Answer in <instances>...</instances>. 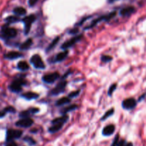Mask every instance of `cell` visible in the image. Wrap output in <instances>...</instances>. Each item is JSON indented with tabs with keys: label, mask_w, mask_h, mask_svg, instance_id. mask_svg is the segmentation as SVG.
I'll return each mask as SVG.
<instances>
[{
	"label": "cell",
	"mask_w": 146,
	"mask_h": 146,
	"mask_svg": "<svg viewBox=\"0 0 146 146\" xmlns=\"http://www.w3.org/2000/svg\"><path fill=\"white\" fill-rule=\"evenodd\" d=\"M22 134L23 132L20 130H8L7 132V141H11L14 139L19 138Z\"/></svg>",
	"instance_id": "cell-5"
},
{
	"label": "cell",
	"mask_w": 146,
	"mask_h": 146,
	"mask_svg": "<svg viewBox=\"0 0 146 146\" xmlns=\"http://www.w3.org/2000/svg\"><path fill=\"white\" fill-rule=\"evenodd\" d=\"M137 106V101L135 98H129L124 100L122 103V106L124 109L131 110Z\"/></svg>",
	"instance_id": "cell-7"
},
{
	"label": "cell",
	"mask_w": 146,
	"mask_h": 146,
	"mask_svg": "<svg viewBox=\"0 0 146 146\" xmlns=\"http://www.w3.org/2000/svg\"><path fill=\"white\" fill-rule=\"evenodd\" d=\"M14 13L17 16H24L27 14V11L24 7H19L14 9Z\"/></svg>",
	"instance_id": "cell-21"
},
{
	"label": "cell",
	"mask_w": 146,
	"mask_h": 146,
	"mask_svg": "<svg viewBox=\"0 0 146 146\" xmlns=\"http://www.w3.org/2000/svg\"><path fill=\"white\" fill-rule=\"evenodd\" d=\"M36 20V17L34 14H31V15L28 16V17H26L23 19V22L24 23V25H25V34H29L30 31V29H31V24L34 23V21Z\"/></svg>",
	"instance_id": "cell-6"
},
{
	"label": "cell",
	"mask_w": 146,
	"mask_h": 146,
	"mask_svg": "<svg viewBox=\"0 0 146 146\" xmlns=\"http://www.w3.org/2000/svg\"><path fill=\"white\" fill-rule=\"evenodd\" d=\"M78 32V29H74V30H71V31H70V34H76V33Z\"/></svg>",
	"instance_id": "cell-40"
},
{
	"label": "cell",
	"mask_w": 146,
	"mask_h": 146,
	"mask_svg": "<svg viewBox=\"0 0 146 146\" xmlns=\"http://www.w3.org/2000/svg\"><path fill=\"white\" fill-rule=\"evenodd\" d=\"M64 124L63 123H56L54 124L51 127H50L48 128V131L49 133H56L58 131H59L62 128Z\"/></svg>",
	"instance_id": "cell-18"
},
{
	"label": "cell",
	"mask_w": 146,
	"mask_h": 146,
	"mask_svg": "<svg viewBox=\"0 0 146 146\" xmlns=\"http://www.w3.org/2000/svg\"><path fill=\"white\" fill-rule=\"evenodd\" d=\"M113 113H114V109H113V108H111V109L108 110V111H107V112H106V113L104 114V116H103L102 118H101V121H105L106 119H107V118H109L110 116H111V115H112L113 114Z\"/></svg>",
	"instance_id": "cell-25"
},
{
	"label": "cell",
	"mask_w": 146,
	"mask_h": 146,
	"mask_svg": "<svg viewBox=\"0 0 146 146\" xmlns=\"http://www.w3.org/2000/svg\"><path fill=\"white\" fill-rule=\"evenodd\" d=\"M82 37H83L82 35H79V36H75V37H74V38H71L70 40L66 41V42H64V44H63V45L61 46V48H62V49L66 50V49H67V48H70V47L73 46H74L76 43L78 42L79 40H81Z\"/></svg>",
	"instance_id": "cell-9"
},
{
	"label": "cell",
	"mask_w": 146,
	"mask_h": 146,
	"mask_svg": "<svg viewBox=\"0 0 146 146\" xmlns=\"http://www.w3.org/2000/svg\"><path fill=\"white\" fill-rule=\"evenodd\" d=\"M21 56H22V54H20L18 51H11V52L7 53L4 55V58L9 60L17 59V58H20Z\"/></svg>",
	"instance_id": "cell-14"
},
{
	"label": "cell",
	"mask_w": 146,
	"mask_h": 146,
	"mask_svg": "<svg viewBox=\"0 0 146 146\" xmlns=\"http://www.w3.org/2000/svg\"><path fill=\"white\" fill-rule=\"evenodd\" d=\"M145 96H146V94H143V95L141 96L140 97V98H139V99H138V101H142V100L143 99V98H145Z\"/></svg>",
	"instance_id": "cell-39"
},
{
	"label": "cell",
	"mask_w": 146,
	"mask_h": 146,
	"mask_svg": "<svg viewBox=\"0 0 146 146\" xmlns=\"http://www.w3.org/2000/svg\"><path fill=\"white\" fill-rule=\"evenodd\" d=\"M79 93H80L79 90H77V91H73V92L70 93L69 95H68V97H69V98H74V97H76L77 96H78Z\"/></svg>",
	"instance_id": "cell-31"
},
{
	"label": "cell",
	"mask_w": 146,
	"mask_h": 146,
	"mask_svg": "<svg viewBox=\"0 0 146 146\" xmlns=\"http://www.w3.org/2000/svg\"><path fill=\"white\" fill-rule=\"evenodd\" d=\"M24 141H25V142L28 143L30 145H36V141H34L32 138H31V137H29V136L24 137Z\"/></svg>",
	"instance_id": "cell-27"
},
{
	"label": "cell",
	"mask_w": 146,
	"mask_h": 146,
	"mask_svg": "<svg viewBox=\"0 0 146 146\" xmlns=\"http://www.w3.org/2000/svg\"><path fill=\"white\" fill-rule=\"evenodd\" d=\"M26 81L23 78H17V79L14 80L11 85L9 86V89L11 90L12 92L14 93H19L21 91L22 88V86L25 85Z\"/></svg>",
	"instance_id": "cell-1"
},
{
	"label": "cell",
	"mask_w": 146,
	"mask_h": 146,
	"mask_svg": "<svg viewBox=\"0 0 146 146\" xmlns=\"http://www.w3.org/2000/svg\"><path fill=\"white\" fill-rule=\"evenodd\" d=\"M115 125H113V124H111V125H108L107 126H106L103 129L102 133L105 136H110V135H111L113 133L114 131H115Z\"/></svg>",
	"instance_id": "cell-13"
},
{
	"label": "cell",
	"mask_w": 146,
	"mask_h": 146,
	"mask_svg": "<svg viewBox=\"0 0 146 146\" xmlns=\"http://www.w3.org/2000/svg\"><path fill=\"white\" fill-rule=\"evenodd\" d=\"M6 146H18V145H17V144L16 143L13 142V141H9V143H8L6 145Z\"/></svg>",
	"instance_id": "cell-37"
},
{
	"label": "cell",
	"mask_w": 146,
	"mask_h": 146,
	"mask_svg": "<svg viewBox=\"0 0 146 146\" xmlns=\"http://www.w3.org/2000/svg\"><path fill=\"white\" fill-rule=\"evenodd\" d=\"M58 41H59V37H56V38H54V41L51 43V44H50V45L48 46V48H47V51H49V50H51V49H52V48H54V47L57 44H58Z\"/></svg>",
	"instance_id": "cell-26"
},
{
	"label": "cell",
	"mask_w": 146,
	"mask_h": 146,
	"mask_svg": "<svg viewBox=\"0 0 146 146\" xmlns=\"http://www.w3.org/2000/svg\"><path fill=\"white\" fill-rule=\"evenodd\" d=\"M1 34L4 38H14L17 36V31L14 28H11L7 26H4L1 29Z\"/></svg>",
	"instance_id": "cell-3"
},
{
	"label": "cell",
	"mask_w": 146,
	"mask_h": 146,
	"mask_svg": "<svg viewBox=\"0 0 146 146\" xmlns=\"http://www.w3.org/2000/svg\"><path fill=\"white\" fill-rule=\"evenodd\" d=\"M135 11V9L134 7H127L125 8L122 9L120 11V14L123 17H128L133 14Z\"/></svg>",
	"instance_id": "cell-12"
},
{
	"label": "cell",
	"mask_w": 146,
	"mask_h": 146,
	"mask_svg": "<svg viewBox=\"0 0 146 146\" xmlns=\"http://www.w3.org/2000/svg\"><path fill=\"white\" fill-rule=\"evenodd\" d=\"M117 88V84H113V85L111 86V87L109 88V90H108V96H111L113 94V92L115 91V90Z\"/></svg>",
	"instance_id": "cell-28"
},
{
	"label": "cell",
	"mask_w": 146,
	"mask_h": 146,
	"mask_svg": "<svg viewBox=\"0 0 146 146\" xmlns=\"http://www.w3.org/2000/svg\"><path fill=\"white\" fill-rule=\"evenodd\" d=\"M30 113L29 111H23L21 112V113L19 114V117L20 118H28L29 115Z\"/></svg>",
	"instance_id": "cell-30"
},
{
	"label": "cell",
	"mask_w": 146,
	"mask_h": 146,
	"mask_svg": "<svg viewBox=\"0 0 146 146\" xmlns=\"http://www.w3.org/2000/svg\"><path fill=\"white\" fill-rule=\"evenodd\" d=\"M124 146H133V145L132 143H127Z\"/></svg>",
	"instance_id": "cell-41"
},
{
	"label": "cell",
	"mask_w": 146,
	"mask_h": 146,
	"mask_svg": "<svg viewBox=\"0 0 146 146\" xmlns=\"http://www.w3.org/2000/svg\"><path fill=\"white\" fill-rule=\"evenodd\" d=\"M70 102V99L68 97H63V98H60L59 100L56 101V106H64L65 104H68Z\"/></svg>",
	"instance_id": "cell-20"
},
{
	"label": "cell",
	"mask_w": 146,
	"mask_h": 146,
	"mask_svg": "<svg viewBox=\"0 0 146 146\" xmlns=\"http://www.w3.org/2000/svg\"><path fill=\"white\" fill-rule=\"evenodd\" d=\"M68 119V116L66 115H64L61 117H58V118H55L52 121V124H56V123H65Z\"/></svg>",
	"instance_id": "cell-16"
},
{
	"label": "cell",
	"mask_w": 146,
	"mask_h": 146,
	"mask_svg": "<svg viewBox=\"0 0 146 146\" xmlns=\"http://www.w3.org/2000/svg\"><path fill=\"white\" fill-rule=\"evenodd\" d=\"M30 61L36 68H38V69L45 68V64H44L41 56L38 54H35V55L33 56L30 59Z\"/></svg>",
	"instance_id": "cell-4"
},
{
	"label": "cell",
	"mask_w": 146,
	"mask_h": 146,
	"mask_svg": "<svg viewBox=\"0 0 146 146\" xmlns=\"http://www.w3.org/2000/svg\"><path fill=\"white\" fill-rule=\"evenodd\" d=\"M21 96L23 98H24L25 99L27 100H33V99H36V98H38V94H36V93L34 92H27V93H24L21 95Z\"/></svg>",
	"instance_id": "cell-15"
},
{
	"label": "cell",
	"mask_w": 146,
	"mask_h": 146,
	"mask_svg": "<svg viewBox=\"0 0 146 146\" xmlns=\"http://www.w3.org/2000/svg\"><path fill=\"white\" fill-rule=\"evenodd\" d=\"M31 44H32V40H31V38H29V39H27V41H24V42L19 47L20 50L28 49V48L31 46Z\"/></svg>",
	"instance_id": "cell-22"
},
{
	"label": "cell",
	"mask_w": 146,
	"mask_h": 146,
	"mask_svg": "<svg viewBox=\"0 0 146 146\" xmlns=\"http://www.w3.org/2000/svg\"><path fill=\"white\" fill-rule=\"evenodd\" d=\"M20 20L18 16H9L6 19V21L8 23H15L17 22Z\"/></svg>",
	"instance_id": "cell-23"
},
{
	"label": "cell",
	"mask_w": 146,
	"mask_h": 146,
	"mask_svg": "<svg viewBox=\"0 0 146 146\" xmlns=\"http://www.w3.org/2000/svg\"><path fill=\"white\" fill-rule=\"evenodd\" d=\"M17 68L19 70L21 71H26L27 70H29V64L26 62L25 61H21L17 64Z\"/></svg>",
	"instance_id": "cell-17"
},
{
	"label": "cell",
	"mask_w": 146,
	"mask_h": 146,
	"mask_svg": "<svg viewBox=\"0 0 146 146\" xmlns=\"http://www.w3.org/2000/svg\"><path fill=\"white\" fill-rule=\"evenodd\" d=\"M68 51L67 50L62 51V52L59 53V54H57L56 57V61H62L68 56Z\"/></svg>",
	"instance_id": "cell-19"
},
{
	"label": "cell",
	"mask_w": 146,
	"mask_h": 146,
	"mask_svg": "<svg viewBox=\"0 0 146 146\" xmlns=\"http://www.w3.org/2000/svg\"><path fill=\"white\" fill-rule=\"evenodd\" d=\"M115 14H116V12H115V11H114V12H111V13H110V14H107V15H104V16H102V17H100L99 18H98L97 19L94 20V21H93V22L91 23L90 25L87 26V27L85 28V29H92L93 27H95V26L98 23H99L100 21H101L102 20L108 21V20H110L111 19L113 18V17L115 16Z\"/></svg>",
	"instance_id": "cell-2"
},
{
	"label": "cell",
	"mask_w": 146,
	"mask_h": 146,
	"mask_svg": "<svg viewBox=\"0 0 146 146\" xmlns=\"http://www.w3.org/2000/svg\"><path fill=\"white\" fill-rule=\"evenodd\" d=\"M6 115V112L5 111H0V118H3L4 116H5Z\"/></svg>",
	"instance_id": "cell-38"
},
{
	"label": "cell",
	"mask_w": 146,
	"mask_h": 146,
	"mask_svg": "<svg viewBox=\"0 0 146 146\" xmlns=\"http://www.w3.org/2000/svg\"><path fill=\"white\" fill-rule=\"evenodd\" d=\"M67 85V81H63L58 83V85L51 91V95H58V94H61V93L64 92V89L66 88V86Z\"/></svg>",
	"instance_id": "cell-10"
},
{
	"label": "cell",
	"mask_w": 146,
	"mask_h": 146,
	"mask_svg": "<svg viewBox=\"0 0 146 146\" xmlns=\"http://www.w3.org/2000/svg\"><path fill=\"white\" fill-rule=\"evenodd\" d=\"M33 123H34L33 120L28 117V118H23L20 119L16 123V125L20 128H29L32 125Z\"/></svg>",
	"instance_id": "cell-8"
},
{
	"label": "cell",
	"mask_w": 146,
	"mask_h": 146,
	"mask_svg": "<svg viewBox=\"0 0 146 146\" xmlns=\"http://www.w3.org/2000/svg\"><path fill=\"white\" fill-rule=\"evenodd\" d=\"M30 113H36L37 112L39 111V109L38 108H31L28 110Z\"/></svg>",
	"instance_id": "cell-34"
},
{
	"label": "cell",
	"mask_w": 146,
	"mask_h": 146,
	"mask_svg": "<svg viewBox=\"0 0 146 146\" xmlns=\"http://www.w3.org/2000/svg\"><path fill=\"white\" fill-rule=\"evenodd\" d=\"M118 142H119V135H117L115 137V138H114V140H113V141L112 145H111V146H117V145H118Z\"/></svg>",
	"instance_id": "cell-32"
},
{
	"label": "cell",
	"mask_w": 146,
	"mask_h": 146,
	"mask_svg": "<svg viewBox=\"0 0 146 146\" xmlns=\"http://www.w3.org/2000/svg\"><path fill=\"white\" fill-rule=\"evenodd\" d=\"M125 143H126V142H125V140H121V141H119L117 146H124L125 145Z\"/></svg>",
	"instance_id": "cell-36"
},
{
	"label": "cell",
	"mask_w": 146,
	"mask_h": 146,
	"mask_svg": "<svg viewBox=\"0 0 146 146\" xmlns=\"http://www.w3.org/2000/svg\"><path fill=\"white\" fill-rule=\"evenodd\" d=\"M112 59L113 58L111 56L104 55L101 57V61H102L103 62H105V63L109 62V61H111Z\"/></svg>",
	"instance_id": "cell-29"
},
{
	"label": "cell",
	"mask_w": 146,
	"mask_h": 146,
	"mask_svg": "<svg viewBox=\"0 0 146 146\" xmlns=\"http://www.w3.org/2000/svg\"><path fill=\"white\" fill-rule=\"evenodd\" d=\"M78 108V106L77 105H72V106H68L67 108H65L64 109H63L62 111H61L63 114H66V113L70 112L71 111H74V110Z\"/></svg>",
	"instance_id": "cell-24"
},
{
	"label": "cell",
	"mask_w": 146,
	"mask_h": 146,
	"mask_svg": "<svg viewBox=\"0 0 146 146\" xmlns=\"http://www.w3.org/2000/svg\"><path fill=\"white\" fill-rule=\"evenodd\" d=\"M5 112H10V113H14L16 111V110L13 108L12 106H8L4 109Z\"/></svg>",
	"instance_id": "cell-33"
},
{
	"label": "cell",
	"mask_w": 146,
	"mask_h": 146,
	"mask_svg": "<svg viewBox=\"0 0 146 146\" xmlns=\"http://www.w3.org/2000/svg\"><path fill=\"white\" fill-rule=\"evenodd\" d=\"M59 78V74L57 72H54L53 74H46L42 77V80L46 84H52L54 81H56Z\"/></svg>",
	"instance_id": "cell-11"
},
{
	"label": "cell",
	"mask_w": 146,
	"mask_h": 146,
	"mask_svg": "<svg viewBox=\"0 0 146 146\" xmlns=\"http://www.w3.org/2000/svg\"><path fill=\"white\" fill-rule=\"evenodd\" d=\"M38 0H29V6L32 7V6H34L37 3Z\"/></svg>",
	"instance_id": "cell-35"
}]
</instances>
